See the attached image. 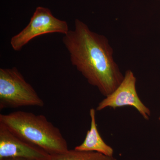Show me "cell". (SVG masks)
I'll return each mask as SVG.
<instances>
[{
    "instance_id": "obj_1",
    "label": "cell",
    "mask_w": 160,
    "mask_h": 160,
    "mask_svg": "<svg viewBox=\"0 0 160 160\" xmlns=\"http://www.w3.org/2000/svg\"><path fill=\"white\" fill-rule=\"evenodd\" d=\"M72 66L90 85L105 97L112 93L123 81L124 75L113 58V49L103 35L91 31L80 20L62 38Z\"/></svg>"
},
{
    "instance_id": "obj_2",
    "label": "cell",
    "mask_w": 160,
    "mask_h": 160,
    "mask_svg": "<svg viewBox=\"0 0 160 160\" xmlns=\"http://www.w3.org/2000/svg\"><path fill=\"white\" fill-rule=\"evenodd\" d=\"M0 124L18 137L40 147L50 155L69 150L60 129L43 115L22 111L1 114Z\"/></svg>"
},
{
    "instance_id": "obj_3",
    "label": "cell",
    "mask_w": 160,
    "mask_h": 160,
    "mask_svg": "<svg viewBox=\"0 0 160 160\" xmlns=\"http://www.w3.org/2000/svg\"><path fill=\"white\" fill-rule=\"evenodd\" d=\"M44 102L16 67L0 69V109L42 107Z\"/></svg>"
},
{
    "instance_id": "obj_4",
    "label": "cell",
    "mask_w": 160,
    "mask_h": 160,
    "mask_svg": "<svg viewBox=\"0 0 160 160\" xmlns=\"http://www.w3.org/2000/svg\"><path fill=\"white\" fill-rule=\"evenodd\" d=\"M67 22L55 17L50 9L46 7H37L27 26L12 38V47L15 51H20L34 38L47 34L58 33L66 34L69 31Z\"/></svg>"
},
{
    "instance_id": "obj_5",
    "label": "cell",
    "mask_w": 160,
    "mask_h": 160,
    "mask_svg": "<svg viewBox=\"0 0 160 160\" xmlns=\"http://www.w3.org/2000/svg\"><path fill=\"white\" fill-rule=\"evenodd\" d=\"M136 78L133 72L131 70L126 71L119 86L98 104L97 111H101L107 108L115 109L131 106L138 112L144 119L149 120L151 111L139 97L136 87Z\"/></svg>"
},
{
    "instance_id": "obj_6",
    "label": "cell",
    "mask_w": 160,
    "mask_h": 160,
    "mask_svg": "<svg viewBox=\"0 0 160 160\" xmlns=\"http://www.w3.org/2000/svg\"><path fill=\"white\" fill-rule=\"evenodd\" d=\"M50 156L43 149L18 137L0 124V160L19 158L47 160Z\"/></svg>"
},
{
    "instance_id": "obj_7",
    "label": "cell",
    "mask_w": 160,
    "mask_h": 160,
    "mask_svg": "<svg viewBox=\"0 0 160 160\" xmlns=\"http://www.w3.org/2000/svg\"><path fill=\"white\" fill-rule=\"evenodd\" d=\"M91 124L89 130L86 133L82 143L74 149L79 151L95 152L109 157H113L114 150L103 140L98 130L96 121V110L91 108L89 110Z\"/></svg>"
},
{
    "instance_id": "obj_8",
    "label": "cell",
    "mask_w": 160,
    "mask_h": 160,
    "mask_svg": "<svg viewBox=\"0 0 160 160\" xmlns=\"http://www.w3.org/2000/svg\"><path fill=\"white\" fill-rule=\"evenodd\" d=\"M47 160H117L113 157H109L95 152L79 151L74 149L52 155Z\"/></svg>"
},
{
    "instance_id": "obj_9",
    "label": "cell",
    "mask_w": 160,
    "mask_h": 160,
    "mask_svg": "<svg viewBox=\"0 0 160 160\" xmlns=\"http://www.w3.org/2000/svg\"><path fill=\"white\" fill-rule=\"evenodd\" d=\"M0 160H31L26 159L24 158H9L3 159Z\"/></svg>"
},
{
    "instance_id": "obj_10",
    "label": "cell",
    "mask_w": 160,
    "mask_h": 160,
    "mask_svg": "<svg viewBox=\"0 0 160 160\" xmlns=\"http://www.w3.org/2000/svg\"><path fill=\"white\" fill-rule=\"evenodd\" d=\"M159 121L160 122V115L159 117Z\"/></svg>"
},
{
    "instance_id": "obj_11",
    "label": "cell",
    "mask_w": 160,
    "mask_h": 160,
    "mask_svg": "<svg viewBox=\"0 0 160 160\" xmlns=\"http://www.w3.org/2000/svg\"><path fill=\"white\" fill-rule=\"evenodd\" d=\"M159 1V2H160V0H158Z\"/></svg>"
}]
</instances>
